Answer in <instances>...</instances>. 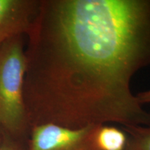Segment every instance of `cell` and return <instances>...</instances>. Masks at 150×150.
I'll list each match as a JSON object with an SVG mask.
<instances>
[{"label": "cell", "instance_id": "6da1fadb", "mask_svg": "<svg viewBox=\"0 0 150 150\" xmlns=\"http://www.w3.org/2000/svg\"><path fill=\"white\" fill-rule=\"evenodd\" d=\"M26 37L30 129L150 127L131 90L150 65V0H40Z\"/></svg>", "mask_w": 150, "mask_h": 150}, {"label": "cell", "instance_id": "7a4b0ae2", "mask_svg": "<svg viewBox=\"0 0 150 150\" xmlns=\"http://www.w3.org/2000/svg\"><path fill=\"white\" fill-rule=\"evenodd\" d=\"M24 37H11L0 45V126L17 140L30 130L24 99Z\"/></svg>", "mask_w": 150, "mask_h": 150}, {"label": "cell", "instance_id": "3957f363", "mask_svg": "<svg viewBox=\"0 0 150 150\" xmlns=\"http://www.w3.org/2000/svg\"><path fill=\"white\" fill-rule=\"evenodd\" d=\"M99 126L70 129L52 123L35 125L30 129L25 150H99L95 136Z\"/></svg>", "mask_w": 150, "mask_h": 150}, {"label": "cell", "instance_id": "277c9868", "mask_svg": "<svg viewBox=\"0 0 150 150\" xmlns=\"http://www.w3.org/2000/svg\"><path fill=\"white\" fill-rule=\"evenodd\" d=\"M40 1V0H39ZM38 0H0V42L29 31Z\"/></svg>", "mask_w": 150, "mask_h": 150}, {"label": "cell", "instance_id": "5b68a950", "mask_svg": "<svg viewBox=\"0 0 150 150\" xmlns=\"http://www.w3.org/2000/svg\"><path fill=\"white\" fill-rule=\"evenodd\" d=\"M95 140L99 150H125L127 136L117 127L104 125L97 128Z\"/></svg>", "mask_w": 150, "mask_h": 150}, {"label": "cell", "instance_id": "8992f818", "mask_svg": "<svg viewBox=\"0 0 150 150\" xmlns=\"http://www.w3.org/2000/svg\"><path fill=\"white\" fill-rule=\"evenodd\" d=\"M127 136L125 150H150V127H123Z\"/></svg>", "mask_w": 150, "mask_h": 150}, {"label": "cell", "instance_id": "52a82bcc", "mask_svg": "<svg viewBox=\"0 0 150 150\" xmlns=\"http://www.w3.org/2000/svg\"><path fill=\"white\" fill-rule=\"evenodd\" d=\"M0 150H24V149L18 140L3 131L1 136Z\"/></svg>", "mask_w": 150, "mask_h": 150}, {"label": "cell", "instance_id": "ba28073f", "mask_svg": "<svg viewBox=\"0 0 150 150\" xmlns=\"http://www.w3.org/2000/svg\"><path fill=\"white\" fill-rule=\"evenodd\" d=\"M136 97L137 100L142 106L145 104H150V90L147 91L140 92L137 94Z\"/></svg>", "mask_w": 150, "mask_h": 150}, {"label": "cell", "instance_id": "9c48e42d", "mask_svg": "<svg viewBox=\"0 0 150 150\" xmlns=\"http://www.w3.org/2000/svg\"><path fill=\"white\" fill-rule=\"evenodd\" d=\"M0 129H1V126H0ZM0 142H1V136H0Z\"/></svg>", "mask_w": 150, "mask_h": 150}, {"label": "cell", "instance_id": "30bf717a", "mask_svg": "<svg viewBox=\"0 0 150 150\" xmlns=\"http://www.w3.org/2000/svg\"><path fill=\"white\" fill-rule=\"evenodd\" d=\"M2 42H3V41H2ZM0 42V45H1V42Z\"/></svg>", "mask_w": 150, "mask_h": 150}]
</instances>
